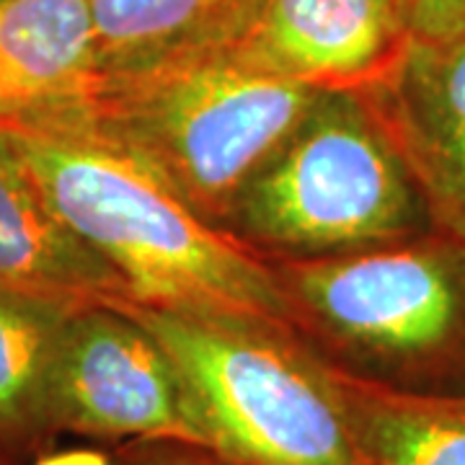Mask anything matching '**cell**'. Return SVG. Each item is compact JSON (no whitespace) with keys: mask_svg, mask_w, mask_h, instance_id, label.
<instances>
[{"mask_svg":"<svg viewBox=\"0 0 465 465\" xmlns=\"http://www.w3.org/2000/svg\"><path fill=\"white\" fill-rule=\"evenodd\" d=\"M8 124L57 213L122 274L134 302L290 323L264 256L202 217L84 106Z\"/></svg>","mask_w":465,"mask_h":465,"instance_id":"1","label":"cell"},{"mask_svg":"<svg viewBox=\"0 0 465 465\" xmlns=\"http://www.w3.org/2000/svg\"><path fill=\"white\" fill-rule=\"evenodd\" d=\"M269 264L290 326L329 367L406 393H465V241L430 231Z\"/></svg>","mask_w":465,"mask_h":465,"instance_id":"2","label":"cell"},{"mask_svg":"<svg viewBox=\"0 0 465 465\" xmlns=\"http://www.w3.org/2000/svg\"><path fill=\"white\" fill-rule=\"evenodd\" d=\"M166 347L225 465H370L331 370L290 323L249 313L122 305Z\"/></svg>","mask_w":465,"mask_h":465,"instance_id":"3","label":"cell"},{"mask_svg":"<svg viewBox=\"0 0 465 465\" xmlns=\"http://www.w3.org/2000/svg\"><path fill=\"white\" fill-rule=\"evenodd\" d=\"M223 231L266 262L321 259L434 231L403 153L365 91H321L232 202Z\"/></svg>","mask_w":465,"mask_h":465,"instance_id":"4","label":"cell"},{"mask_svg":"<svg viewBox=\"0 0 465 465\" xmlns=\"http://www.w3.org/2000/svg\"><path fill=\"white\" fill-rule=\"evenodd\" d=\"M318 94L223 50L104 78L84 114L223 228L232 202L298 130Z\"/></svg>","mask_w":465,"mask_h":465,"instance_id":"5","label":"cell"},{"mask_svg":"<svg viewBox=\"0 0 465 465\" xmlns=\"http://www.w3.org/2000/svg\"><path fill=\"white\" fill-rule=\"evenodd\" d=\"M50 416L57 437L207 450L179 367L122 305H81L70 313L52 367Z\"/></svg>","mask_w":465,"mask_h":465,"instance_id":"6","label":"cell"},{"mask_svg":"<svg viewBox=\"0 0 465 465\" xmlns=\"http://www.w3.org/2000/svg\"><path fill=\"white\" fill-rule=\"evenodd\" d=\"M403 0H262L228 47L243 63L318 91H365L411 42Z\"/></svg>","mask_w":465,"mask_h":465,"instance_id":"7","label":"cell"},{"mask_svg":"<svg viewBox=\"0 0 465 465\" xmlns=\"http://www.w3.org/2000/svg\"><path fill=\"white\" fill-rule=\"evenodd\" d=\"M365 94L411 168L434 231L465 241V24L411 34L399 65Z\"/></svg>","mask_w":465,"mask_h":465,"instance_id":"8","label":"cell"},{"mask_svg":"<svg viewBox=\"0 0 465 465\" xmlns=\"http://www.w3.org/2000/svg\"><path fill=\"white\" fill-rule=\"evenodd\" d=\"M0 287L70 305L134 302L122 274L57 213L0 119Z\"/></svg>","mask_w":465,"mask_h":465,"instance_id":"9","label":"cell"},{"mask_svg":"<svg viewBox=\"0 0 465 465\" xmlns=\"http://www.w3.org/2000/svg\"><path fill=\"white\" fill-rule=\"evenodd\" d=\"M104 75L91 0H0V119L70 112Z\"/></svg>","mask_w":465,"mask_h":465,"instance_id":"10","label":"cell"},{"mask_svg":"<svg viewBox=\"0 0 465 465\" xmlns=\"http://www.w3.org/2000/svg\"><path fill=\"white\" fill-rule=\"evenodd\" d=\"M262 0H91L104 78L223 52Z\"/></svg>","mask_w":465,"mask_h":465,"instance_id":"11","label":"cell"},{"mask_svg":"<svg viewBox=\"0 0 465 465\" xmlns=\"http://www.w3.org/2000/svg\"><path fill=\"white\" fill-rule=\"evenodd\" d=\"M81 305L0 287V450L18 465L52 450L50 382L57 344Z\"/></svg>","mask_w":465,"mask_h":465,"instance_id":"12","label":"cell"},{"mask_svg":"<svg viewBox=\"0 0 465 465\" xmlns=\"http://www.w3.org/2000/svg\"><path fill=\"white\" fill-rule=\"evenodd\" d=\"M329 370L370 465H465V393H406Z\"/></svg>","mask_w":465,"mask_h":465,"instance_id":"13","label":"cell"},{"mask_svg":"<svg viewBox=\"0 0 465 465\" xmlns=\"http://www.w3.org/2000/svg\"><path fill=\"white\" fill-rule=\"evenodd\" d=\"M116 465H207L210 452L176 442H133L114 452Z\"/></svg>","mask_w":465,"mask_h":465,"instance_id":"14","label":"cell"},{"mask_svg":"<svg viewBox=\"0 0 465 465\" xmlns=\"http://www.w3.org/2000/svg\"><path fill=\"white\" fill-rule=\"evenodd\" d=\"M414 34H442L465 24V0H403Z\"/></svg>","mask_w":465,"mask_h":465,"instance_id":"15","label":"cell"},{"mask_svg":"<svg viewBox=\"0 0 465 465\" xmlns=\"http://www.w3.org/2000/svg\"><path fill=\"white\" fill-rule=\"evenodd\" d=\"M29 465H116L114 455L96 448H67L47 450Z\"/></svg>","mask_w":465,"mask_h":465,"instance_id":"16","label":"cell"},{"mask_svg":"<svg viewBox=\"0 0 465 465\" xmlns=\"http://www.w3.org/2000/svg\"><path fill=\"white\" fill-rule=\"evenodd\" d=\"M0 465H18V463L14 460V458H8V455H5L3 450H0Z\"/></svg>","mask_w":465,"mask_h":465,"instance_id":"17","label":"cell"},{"mask_svg":"<svg viewBox=\"0 0 465 465\" xmlns=\"http://www.w3.org/2000/svg\"><path fill=\"white\" fill-rule=\"evenodd\" d=\"M207 465H225L223 460H217L215 455H210V460H207Z\"/></svg>","mask_w":465,"mask_h":465,"instance_id":"18","label":"cell"}]
</instances>
